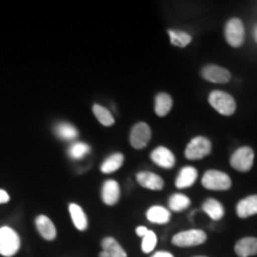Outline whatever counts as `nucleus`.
Returning a JSON list of instances; mask_svg holds the SVG:
<instances>
[{
  "label": "nucleus",
  "mask_w": 257,
  "mask_h": 257,
  "mask_svg": "<svg viewBox=\"0 0 257 257\" xmlns=\"http://www.w3.org/2000/svg\"><path fill=\"white\" fill-rule=\"evenodd\" d=\"M21 248V238L14 229L9 226L0 227V255L15 256Z\"/></svg>",
  "instance_id": "obj_1"
},
{
  "label": "nucleus",
  "mask_w": 257,
  "mask_h": 257,
  "mask_svg": "<svg viewBox=\"0 0 257 257\" xmlns=\"http://www.w3.org/2000/svg\"><path fill=\"white\" fill-rule=\"evenodd\" d=\"M208 102L218 113L223 115H232L236 111V101L233 96L223 91H213L208 95Z\"/></svg>",
  "instance_id": "obj_2"
},
{
  "label": "nucleus",
  "mask_w": 257,
  "mask_h": 257,
  "mask_svg": "<svg viewBox=\"0 0 257 257\" xmlns=\"http://www.w3.org/2000/svg\"><path fill=\"white\" fill-rule=\"evenodd\" d=\"M201 185L211 191H227L232 186L230 176L219 170H207L201 179Z\"/></svg>",
  "instance_id": "obj_3"
},
{
  "label": "nucleus",
  "mask_w": 257,
  "mask_h": 257,
  "mask_svg": "<svg viewBox=\"0 0 257 257\" xmlns=\"http://www.w3.org/2000/svg\"><path fill=\"white\" fill-rule=\"evenodd\" d=\"M253 150L250 147H240L230 157V165L238 172H249L253 165Z\"/></svg>",
  "instance_id": "obj_4"
},
{
  "label": "nucleus",
  "mask_w": 257,
  "mask_h": 257,
  "mask_svg": "<svg viewBox=\"0 0 257 257\" xmlns=\"http://www.w3.org/2000/svg\"><path fill=\"white\" fill-rule=\"evenodd\" d=\"M212 150V144L206 137L198 136L192 138L185 149V156L188 160H200L206 157Z\"/></svg>",
  "instance_id": "obj_5"
},
{
  "label": "nucleus",
  "mask_w": 257,
  "mask_h": 257,
  "mask_svg": "<svg viewBox=\"0 0 257 257\" xmlns=\"http://www.w3.org/2000/svg\"><path fill=\"white\" fill-rule=\"evenodd\" d=\"M245 31H244L243 22L239 18H231L225 25V38L227 44L233 48L242 47Z\"/></svg>",
  "instance_id": "obj_6"
},
{
  "label": "nucleus",
  "mask_w": 257,
  "mask_h": 257,
  "mask_svg": "<svg viewBox=\"0 0 257 257\" xmlns=\"http://www.w3.org/2000/svg\"><path fill=\"white\" fill-rule=\"evenodd\" d=\"M207 236L204 231L201 230H187L182 231V232L176 233L172 238V243L176 246H181V248H186V246H195L200 245V244L205 243Z\"/></svg>",
  "instance_id": "obj_7"
},
{
  "label": "nucleus",
  "mask_w": 257,
  "mask_h": 257,
  "mask_svg": "<svg viewBox=\"0 0 257 257\" xmlns=\"http://www.w3.org/2000/svg\"><path fill=\"white\" fill-rule=\"evenodd\" d=\"M150 138H152V130L147 123L140 121L134 125L130 133V143L135 149H143L148 146Z\"/></svg>",
  "instance_id": "obj_8"
},
{
  "label": "nucleus",
  "mask_w": 257,
  "mask_h": 257,
  "mask_svg": "<svg viewBox=\"0 0 257 257\" xmlns=\"http://www.w3.org/2000/svg\"><path fill=\"white\" fill-rule=\"evenodd\" d=\"M201 76L208 82L227 83L231 80V73L223 67L208 64L201 69Z\"/></svg>",
  "instance_id": "obj_9"
},
{
  "label": "nucleus",
  "mask_w": 257,
  "mask_h": 257,
  "mask_svg": "<svg viewBox=\"0 0 257 257\" xmlns=\"http://www.w3.org/2000/svg\"><path fill=\"white\" fill-rule=\"evenodd\" d=\"M152 161L161 168L169 169L175 165V156L168 148L159 147L152 153Z\"/></svg>",
  "instance_id": "obj_10"
},
{
  "label": "nucleus",
  "mask_w": 257,
  "mask_h": 257,
  "mask_svg": "<svg viewBox=\"0 0 257 257\" xmlns=\"http://www.w3.org/2000/svg\"><path fill=\"white\" fill-rule=\"evenodd\" d=\"M120 197V188L119 184L114 180H107L102 186L101 191V198L102 201L105 202L108 206L117 204Z\"/></svg>",
  "instance_id": "obj_11"
},
{
  "label": "nucleus",
  "mask_w": 257,
  "mask_h": 257,
  "mask_svg": "<svg viewBox=\"0 0 257 257\" xmlns=\"http://www.w3.org/2000/svg\"><path fill=\"white\" fill-rule=\"evenodd\" d=\"M136 179L142 187L153 189V191H160L165 186V181L157 174L150 172H141L136 175Z\"/></svg>",
  "instance_id": "obj_12"
},
{
  "label": "nucleus",
  "mask_w": 257,
  "mask_h": 257,
  "mask_svg": "<svg viewBox=\"0 0 257 257\" xmlns=\"http://www.w3.org/2000/svg\"><path fill=\"white\" fill-rule=\"evenodd\" d=\"M102 251L99 257H127V253L121 245L112 237H106L101 242Z\"/></svg>",
  "instance_id": "obj_13"
},
{
  "label": "nucleus",
  "mask_w": 257,
  "mask_h": 257,
  "mask_svg": "<svg viewBox=\"0 0 257 257\" xmlns=\"http://www.w3.org/2000/svg\"><path fill=\"white\" fill-rule=\"evenodd\" d=\"M234 252L238 257H250L257 255L256 237H244L234 245Z\"/></svg>",
  "instance_id": "obj_14"
},
{
  "label": "nucleus",
  "mask_w": 257,
  "mask_h": 257,
  "mask_svg": "<svg viewBox=\"0 0 257 257\" xmlns=\"http://www.w3.org/2000/svg\"><path fill=\"white\" fill-rule=\"evenodd\" d=\"M237 216L239 218H248L257 214V194L249 195L237 204Z\"/></svg>",
  "instance_id": "obj_15"
},
{
  "label": "nucleus",
  "mask_w": 257,
  "mask_h": 257,
  "mask_svg": "<svg viewBox=\"0 0 257 257\" xmlns=\"http://www.w3.org/2000/svg\"><path fill=\"white\" fill-rule=\"evenodd\" d=\"M36 227L38 230V232L41 233V236L43 237L44 239L47 240H53L55 239L56 237V227L55 225H54L53 221H51L49 218L47 216H43V214H41V216H38L36 218Z\"/></svg>",
  "instance_id": "obj_16"
},
{
  "label": "nucleus",
  "mask_w": 257,
  "mask_h": 257,
  "mask_svg": "<svg viewBox=\"0 0 257 257\" xmlns=\"http://www.w3.org/2000/svg\"><path fill=\"white\" fill-rule=\"evenodd\" d=\"M198 178V172L197 169L193 168L191 166H186L180 170L178 178H176L175 185L176 187L182 189V188H188L189 186H192L195 182V180Z\"/></svg>",
  "instance_id": "obj_17"
},
{
  "label": "nucleus",
  "mask_w": 257,
  "mask_h": 257,
  "mask_svg": "<svg viewBox=\"0 0 257 257\" xmlns=\"http://www.w3.org/2000/svg\"><path fill=\"white\" fill-rule=\"evenodd\" d=\"M69 213L72 217L74 226L80 231H85L88 226V220L86 217L85 212L78 204H70L69 205Z\"/></svg>",
  "instance_id": "obj_18"
},
{
  "label": "nucleus",
  "mask_w": 257,
  "mask_h": 257,
  "mask_svg": "<svg viewBox=\"0 0 257 257\" xmlns=\"http://www.w3.org/2000/svg\"><path fill=\"white\" fill-rule=\"evenodd\" d=\"M202 211L213 220H220L221 218L224 217L223 205H221L218 200H216V199H207V200L202 204Z\"/></svg>",
  "instance_id": "obj_19"
},
{
  "label": "nucleus",
  "mask_w": 257,
  "mask_h": 257,
  "mask_svg": "<svg viewBox=\"0 0 257 257\" xmlns=\"http://www.w3.org/2000/svg\"><path fill=\"white\" fill-rule=\"evenodd\" d=\"M148 220L155 224H167L170 220V212L162 206H152L147 211Z\"/></svg>",
  "instance_id": "obj_20"
},
{
  "label": "nucleus",
  "mask_w": 257,
  "mask_h": 257,
  "mask_svg": "<svg viewBox=\"0 0 257 257\" xmlns=\"http://www.w3.org/2000/svg\"><path fill=\"white\" fill-rule=\"evenodd\" d=\"M173 106L172 96L167 93H159L155 98V112L159 117H165L169 113Z\"/></svg>",
  "instance_id": "obj_21"
},
{
  "label": "nucleus",
  "mask_w": 257,
  "mask_h": 257,
  "mask_svg": "<svg viewBox=\"0 0 257 257\" xmlns=\"http://www.w3.org/2000/svg\"><path fill=\"white\" fill-rule=\"evenodd\" d=\"M124 163V155L120 153L113 154V155L108 156L101 165V172L105 174H111L115 172L121 167Z\"/></svg>",
  "instance_id": "obj_22"
},
{
  "label": "nucleus",
  "mask_w": 257,
  "mask_h": 257,
  "mask_svg": "<svg viewBox=\"0 0 257 257\" xmlns=\"http://www.w3.org/2000/svg\"><path fill=\"white\" fill-rule=\"evenodd\" d=\"M93 113H94L95 118L99 120V123L104 125V126H111L114 124V118L111 114V112L107 108L102 107V106L95 104L93 105Z\"/></svg>",
  "instance_id": "obj_23"
},
{
  "label": "nucleus",
  "mask_w": 257,
  "mask_h": 257,
  "mask_svg": "<svg viewBox=\"0 0 257 257\" xmlns=\"http://www.w3.org/2000/svg\"><path fill=\"white\" fill-rule=\"evenodd\" d=\"M170 43L173 46L179 47V48H185L187 47L189 43L192 42V36L188 35L187 32L184 31H176V30H169L168 31Z\"/></svg>",
  "instance_id": "obj_24"
},
{
  "label": "nucleus",
  "mask_w": 257,
  "mask_h": 257,
  "mask_svg": "<svg viewBox=\"0 0 257 257\" xmlns=\"http://www.w3.org/2000/svg\"><path fill=\"white\" fill-rule=\"evenodd\" d=\"M191 205V199L185 194H173L169 198V208L174 212H181Z\"/></svg>",
  "instance_id": "obj_25"
},
{
  "label": "nucleus",
  "mask_w": 257,
  "mask_h": 257,
  "mask_svg": "<svg viewBox=\"0 0 257 257\" xmlns=\"http://www.w3.org/2000/svg\"><path fill=\"white\" fill-rule=\"evenodd\" d=\"M56 134L57 136L62 140L66 141H72L74 138L78 137V130L69 123H60L56 127Z\"/></svg>",
  "instance_id": "obj_26"
},
{
  "label": "nucleus",
  "mask_w": 257,
  "mask_h": 257,
  "mask_svg": "<svg viewBox=\"0 0 257 257\" xmlns=\"http://www.w3.org/2000/svg\"><path fill=\"white\" fill-rule=\"evenodd\" d=\"M89 152H91V148H89V146H87V144L85 143L78 142V143H74L73 146L69 148L68 154L72 159L79 160V159H82L85 155H87Z\"/></svg>",
  "instance_id": "obj_27"
},
{
  "label": "nucleus",
  "mask_w": 257,
  "mask_h": 257,
  "mask_svg": "<svg viewBox=\"0 0 257 257\" xmlns=\"http://www.w3.org/2000/svg\"><path fill=\"white\" fill-rule=\"evenodd\" d=\"M156 244H157V236H156V233L154 232V231L149 230L147 232L146 236L143 237V239H142V250H143V252H146V253L152 252L153 250L155 249Z\"/></svg>",
  "instance_id": "obj_28"
},
{
  "label": "nucleus",
  "mask_w": 257,
  "mask_h": 257,
  "mask_svg": "<svg viewBox=\"0 0 257 257\" xmlns=\"http://www.w3.org/2000/svg\"><path fill=\"white\" fill-rule=\"evenodd\" d=\"M10 200V195L6 193L4 189H0V204H5Z\"/></svg>",
  "instance_id": "obj_29"
},
{
  "label": "nucleus",
  "mask_w": 257,
  "mask_h": 257,
  "mask_svg": "<svg viewBox=\"0 0 257 257\" xmlns=\"http://www.w3.org/2000/svg\"><path fill=\"white\" fill-rule=\"evenodd\" d=\"M148 231H149V230H148L146 226H138L137 229H136V233L138 234V236L142 237V238H143V237L147 234Z\"/></svg>",
  "instance_id": "obj_30"
},
{
  "label": "nucleus",
  "mask_w": 257,
  "mask_h": 257,
  "mask_svg": "<svg viewBox=\"0 0 257 257\" xmlns=\"http://www.w3.org/2000/svg\"><path fill=\"white\" fill-rule=\"evenodd\" d=\"M152 257H174V256H173L172 253L168 251H157L154 253Z\"/></svg>",
  "instance_id": "obj_31"
},
{
  "label": "nucleus",
  "mask_w": 257,
  "mask_h": 257,
  "mask_svg": "<svg viewBox=\"0 0 257 257\" xmlns=\"http://www.w3.org/2000/svg\"><path fill=\"white\" fill-rule=\"evenodd\" d=\"M253 38H255L256 43H257V25L255 28H253Z\"/></svg>",
  "instance_id": "obj_32"
},
{
  "label": "nucleus",
  "mask_w": 257,
  "mask_h": 257,
  "mask_svg": "<svg viewBox=\"0 0 257 257\" xmlns=\"http://www.w3.org/2000/svg\"><path fill=\"white\" fill-rule=\"evenodd\" d=\"M197 257H206V256H197Z\"/></svg>",
  "instance_id": "obj_33"
}]
</instances>
